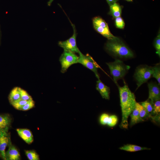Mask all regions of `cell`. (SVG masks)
I'll list each match as a JSON object with an SVG mask.
<instances>
[{
    "instance_id": "cell-1",
    "label": "cell",
    "mask_w": 160,
    "mask_h": 160,
    "mask_svg": "<svg viewBox=\"0 0 160 160\" xmlns=\"http://www.w3.org/2000/svg\"><path fill=\"white\" fill-rule=\"evenodd\" d=\"M118 87L122 113V119L120 126L121 128L127 129L129 117L135 108L137 102L134 94L126 84L123 87Z\"/></svg>"
},
{
    "instance_id": "cell-2",
    "label": "cell",
    "mask_w": 160,
    "mask_h": 160,
    "mask_svg": "<svg viewBox=\"0 0 160 160\" xmlns=\"http://www.w3.org/2000/svg\"><path fill=\"white\" fill-rule=\"evenodd\" d=\"M105 48L113 56L120 58H131L134 56L132 51L118 37L108 40Z\"/></svg>"
},
{
    "instance_id": "cell-3",
    "label": "cell",
    "mask_w": 160,
    "mask_h": 160,
    "mask_svg": "<svg viewBox=\"0 0 160 160\" xmlns=\"http://www.w3.org/2000/svg\"><path fill=\"white\" fill-rule=\"evenodd\" d=\"M106 64L116 84L118 80L125 76L130 68V66L125 65L120 60H116L113 62L107 63Z\"/></svg>"
},
{
    "instance_id": "cell-4",
    "label": "cell",
    "mask_w": 160,
    "mask_h": 160,
    "mask_svg": "<svg viewBox=\"0 0 160 160\" xmlns=\"http://www.w3.org/2000/svg\"><path fill=\"white\" fill-rule=\"evenodd\" d=\"M152 67L147 65H141L136 69L134 77L137 82V87L146 82L152 76Z\"/></svg>"
},
{
    "instance_id": "cell-5",
    "label": "cell",
    "mask_w": 160,
    "mask_h": 160,
    "mask_svg": "<svg viewBox=\"0 0 160 160\" xmlns=\"http://www.w3.org/2000/svg\"><path fill=\"white\" fill-rule=\"evenodd\" d=\"M92 23L95 30L108 40L112 39L115 36L111 32L107 23L101 17H94Z\"/></svg>"
},
{
    "instance_id": "cell-6",
    "label": "cell",
    "mask_w": 160,
    "mask_h": 160,
    "mask_svg": "<svg viewBox=\"0 0 160 160\" xmlns=\"http://www.w3.org/2000/svg\"><path fill=\"white\" fill-rule=\"evenodd\" d=\"M79 57L73 52L64 51L59 59L61 65V72L65 73L71 65L78 63Z\"/></svg>"
},
{
    "instance_id": "cell-7",
    "label": "cell",
    "mask_w": 160,
    "mask_h": 160,
    "mask_svg": "<svg viewBox=\"0 0 160 160\" xmlns=\"http://www.w3.org/2000/svg\"><path fill=\"white\" fill-rule=\"evenodd\" d=\"M78 63H79L92 71L97 79L100 78L97 69L100 66L88 54L84 55L79 50Z\"/></svg>"
},
{
    "instance_id": "cell-8",
    "label": "cell",
    "mask_w": 160,
    "mask_h": 160,
    "mask_svg": "<svg viewBox=\"0 0 160 160\" xmlns=\"http://www.w3.org/2000/svg\"><path fill=\"white\" fill-rule=\"evenodd\" d=\"M73 30L72 36L67 40L58 42L59 46L63 48L64 51L78 53L80 50L77 47L76 43V31L74 25H72Z\"/></svg>"
},
{
    "instance_id": "cell-9",
    "label": "cell",
    "mask_w": 160,
    "mask_h": 160,
    "mask_svg": "<svg viewBox=\"0 0 160 160\" xmlns=\"http://www.w3.org/2000/svg\"><path fill=\"white\" fill-rule=\"evenodd\" d=\"M159 85L158 84L153 82H150L148 84V99L153 104L155 102L160 99V89Z\"/></svg>"
},
{
    "instance_id": "cell-10",
    "label": "cell",
    "mask_w": 160,
    "mask_h": 160,
    "mask_svg": "<svg viewBox=\"0 0 160 160\" xmlns=\"http://www.w3.org/2000/svg\"><path fill=\"white\" fill-rule=\"evenodd\" d=\"M11 140L8 132L0 130V157L6 160L5 150Z\"/></svg>"
},
{
    "instance_id": "cell-11",
    "label": "cell",
    "mask_w": 160,
    "mask_h": 160,
    "mask_svg": "<svg viewBox=\"0 0 160 160\" xmlns=\"http://www.w3.org/2000/svg\"><path fill=\"white\" fill-rule=\"evenodd\" d=\"M8 146V150L5 152V157L6 160H18L20 159V155L17 149L13 145L11 140Z\"/></svg>"
},
{
    "instance_id": "cell-12",
    "label": "cell",
    "mask_w": 160,
    "mask_h": 160,
    "mask_svg": "<svg viewBox=\"0 0 160 160\" xmlns=\"http://www.w3.org/2000/svg\"><path fill=\"white\" fill-rule=\"evenodd\" d=\"M97 79L96 85V89L99 92L103 98L109 100L110 92L109 87L103 84L100 78Z\"/></svg>"
},
{
    "instance_id": "cell-13",
    "label": "cell",
    "mask_w": 160,
    "mask_h": 160,
    "mask_svg": "<svg viewBox=\"0 0 160 160\" xmlns=\"http://www.w3.org/2000/svg\"><path fill=\"white\" fill-rule=\"evenodd\" d=\"M11 122L12 119L9 114L0 115V130L8 132Z\"/></svg>"
},
{
    "instance_id": "cell-14",
    "label": "cell",
    "mask_w": 160,
    "mask_h": 160,
    "mask_svg": "<svg viewBox=\"0 0 160 160\" xmlns=\"http://www.w3.org/2000/svg\"><path fill=\"white\" fill-rule=\"evenodd\" d=\"M16 130L19 136L26 143L30 144L33 142V136L30 130L27 129H18Z\"/></svg>"
},
{
    "instance_id": "cell-15",
    "label": "cell",
    "mask_w": 160,
    "mask_h": 160,
    "mask_svg": "<svg viewBox=\"0 0 160 160\" xmlns=\"http://www.w3.org/2000/svg\"><path fill=\"white\" fill-rule=\"evenodd\" d=\"M130 116L131 117L130 126H133L139 122L144 121L140 117L138 111L135 106Z\"/></svg>"
},
{
    "instance_id": "cell-16",
    "label": "cell",
    "mask_w": 160,
    "mask_h": 160,
    "mask_svg": "<svg viewBox=\"0 0 160 160\" xmlns=\"http://www.w3.org/2000/svg\"><path fill=\"white\" fill-rule=\"evenodd\" d=\"M119 149L129 152H135L144 150H149L151 149L145 147H142L132 144L124 145L119 148Z\"/></svg>"
},
{
    "instance_id": "cell-17",
    "label": "cell",
    "mask_w": 160,
    "mask_h": 160,
    "mask_svg": "<svg viewBox=\"0 0 160 160\" xmlns=\"http://www.w3.org/2000/svg\"><path fill=\"white\" fill-rule=\"evenodd\" d=\"M110 11L109 13L113 18L120 17L121 13V8L118 3H116L110 6Z\"/></svg>"
},
{
    "instance_id": "cell-18",
    "label": "cell",
    "mask_w": 160,
    "mask_h": 160,
    "mask_svg": "<svg viewBox=\"0 0 160 160\" xmlns=\"http://www.w3.org/2000/svg\"><path fill=\"white\" fill-rule=\"evenodd\" d=\"M135 107L137 108L140 117L144 121L150 118L151 114L139 103L137 102Z\"/></svg>"
},
{
    "instance_id": "cell-19",
    "label": "cell",
    "mask_w": 160,
    "mask_h": 160,
    "mask_svg": "<svg viewBox=\"0 0 160 160\" xmlns=\"http://www.w3.org/2000/svg\"><path fill=\"white\" fill-rule=\"evenodd\" d=\"M33 100L30 101L24 100L22 99L20 96V97L18 99L10 103L15 108L19 110V109L21 107Z\"/></svg>"
},
{
    "instance_id": "cell-20",
    "label": "cell",
    "mask_w": 160,
    "mask_h": 160,
    "mask_svg": "<svg viewBox=\"0 0 160 160\" xmlns=\"http://www.w3.org/2000/svg\"><path fill=\"white\" fill-rule=\"evenodd\" d=\"M152 76L157 80L158 85L160 84V66L159 64H157L153 67H152Z\"/></svg>"
},
{
    "instance_id": "cell-21",
    "label": "cell",
    "mask_w": 160,
    "mask_h": 160,
    "mask_svg": "<svg viewBox=\"0 0 160 160\" xmlns=\"http://www.w3.org/2000/svg\"><path fill=\"white\" fill-rule=\"evenodd\" d=\"M25 153L28 159L30 160H39V158L38 154L33 150L25 151Z\"/></svg>"
},
{
    "instance_id": "cell-22",
    "label": "cell",
    "mask_w": 160,
    "mask_h": 160,
    "mask_svg": "<svg viewBox=\"0 0 160 160\" xmlns=\"http://www.w3.org/2000/svg\"><path fill=\"white\" fill-rule=\"evenodd\" d=\"M151 114L153 110V104L148 100L142 102L140 104Z\"/></svg>"
},
{
    "instance_id": "cell-23",
    "label": "cell",
    "mask_w": 160,
    "mask_h": 160,
    "mask_svg": "<svg viewBox=\"0 0 160 160\" xmlns=\"http://www.w3.org/2000/svg\"><path fill=\"white\" fill-rule=\"evenodd\" d=\"M118 121L117 116L115 115L109 116L107 124L109 127H113L115 126Z\"/></svg>"
},
{
    "instance_id": "cell-24",
    "label": "cell",
    "mask_w": 160,
    "mask_h": 160,
    "mask_svg": "<svg viewBox=\"0 0 160 160\" xmlns=\"http://www.w3.org/2000/svg\"><path fill=\"white\" fill-rule=\"evenodd\" d=\"M155 48L156 50V53L160 56V34L159 32L155 39L154 43Z\"/></svg>"
},
{
    "instance_id": "cell-25",
    "label": "cell",
    "mask_w": 160,
    "mask_h": 160,
    "mask_svg": "<svg viewBox=\"0 0 160 160\" xmlns=\"http://www.w3.org/2000/svg\"><path fill=\"white\" fill-rule=\"evenodd\" d=\"M160 112V100L155 102L153 104V110L151 115L156 114Z\"/></svg>"
},
{
    "instance_id": "cell-26",
    "label": "cell",
    "mask_w": 160,
    "mask_h": 160,
    "mask_svg": "<svg viewBox=\"0 0 160 160\" xmlns=\"http://www.w3.org/2000/svg\"><path fill=\"white\" fill-rule=\"evenodd\" d=\"M115 24L116 27L119 29H123L125 23L123 19L120 16L115 18Z\"/></svg>"
},
{
    "instance_id": "cell-27",
    "label": "cell",
    "mask_w": 160,
    "mask_h": 160,
    "mask_svg": "<svg viewBox=\"0 0 160 160\" xmlns=\"http://www.w3.org/2000/svg\"><path fill=\"white\" fill-rule=\"evenodd\" d=\"M109 116L107 114L104 113L100 117V122L103 125L107 124Z\"/></svg>"
},
{
    "instance_id": "cell-28",
    "label": "cell",
    "mask_w": 160,
    "mask_h": 160,
    "mask_svg": "<svg viewBox=\"0 0 160 160\" xmlns=\"http://www.w3.org/2000/svg\"><path fill=\"white\" fill-rule=\"evenodd\" d=\"M35 106V102L33 100L20 108L19 110L26 111L32 108Z\"/></svg>"
},
{
    "instance_id": "cell-29",
    "label": "cell",
    "mask_w": 160,
    "mask_h": 160,
    "mask_svg": "<svg viewBox=\"0 0 160 160\" xmlns=\"http://www.w3.org/2000/svg\"><path fill=\"white\" fill-rule=\"evenodd\" d=\"M160 113H159L156 114L155 116H151L150 118L154 123H159L160 122Z\"/></svg>"
},
{
    "instance_id": "cell-30",
    "label": "cell",
    "mask_w": 160,
    "mask_h": 160,
    "mask_svg": "<svg viewBox=\"0 0 160 160\" xmlns=\"http://www.w3.org/2000/svg\"><path fill=\"white\" fill-rule=\"evenodd\" d=\"M107 2L109 5L110 6L114 4L118 0H106Z\"/></svg>"
},
{
    "instance_id": "cell-31",
    "label": "cell",
    "mask_w": 160,
    "mask_h": 160,
    "mask_svg": "<svg viewBox=\"0 0 160 160\" xmlns=\"http://www.w3.org/2000/svg\"><path fill=\"white\" fill-rule=\"evenodd\" d=\"M54 0H49L47 3L48 5L49 6H50Z\"/></svg>"
},
{
    "instance_id": "cell-32",
    "label": "cell",
    "mask_w": 160,
    "mask_h": 160,
    "mask_svg": "<svg viewBox=\"0 0 160 160\" xmlns=\"http://www.w3.org/2000/svg\"><path fill=\"white\" fill-rule=\"evenodd\" d=\"M126 1H132L133 0H126Z\"/></svg>"
}]
</instances>
